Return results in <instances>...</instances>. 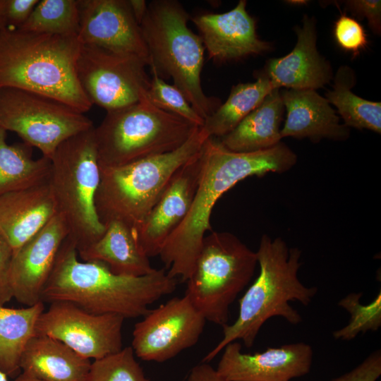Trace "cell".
<instances>
[{
	"label": "cell",
	"mask_w": 381,
	"mask_h": 381,
	"mask_svg": "<svg viewBox=\"0 0 381 381\" xmlns=\"http://www.w3.org/2000/svg\"><path fill=\"white\" fill-rule=\"evenodd\" d=\"M200 156V174L192 205L159 255L168 274L182 282L191 275L205 233L212 230L210 215L219 198L249 176L284 173L297 162L296 153L282 142L267 150L236 152L212 137L204 143Z\"/></svg>",
	"instance_id": "1"
},
{
	"label": "cell",
	"mask_w": 381,
	"mask_h": 381,
	"mask_svg": "<svg viewBox=\"0 0 381 381\" xmlns=\"http://www.w3.org/2000/svg\"><path fill=\"white\" fill-rule=\"evenodd\" d=\"M78 256L75 244L67 237L43 289V303L66 301L92 314L135 318L144 316L150 305L176 288V278L165 269L140 277L123 276L101 262H81Z\"/></svg>",
	"instance_id": "2"
},
{
	"label": "cell",
	"mask_w": 381,
	"mask_h": 381,
	"mask_svg": "<svg viewBox=\"0 0 381 381\" xmlns=\"http://www.w3.org/2000/svg\"><path fill=\"white\" fill-rule=\"evenodd\" d=\"M81 46L78 35L4 28L0 31V87L42 95L84 114L93 104L77 75Z\"/></svg>",
	"instance_id": "3"
},
{
	"label": "cell",
	"mask_w": 381,
	"mask_h": 381,
	"mask_svg": "<svg viewBox=\"0 0 381 381\" xmlns=\"http://www.w3.org/2000/svg\"><path fill=\"white\" fill-rule=\"evenodd\" d=\"M256 255L260 273L239 300L237 319L223 327L222 339L202 362H210L237 340L251 347L262 326L272 317H281L292 325L300 323L302 318L289 302L308 306L316 295V286H306L298 278L301 265L299 248H289L279 237L272 239L263 234Z\"/></svg>",
	"instance_id": "4"
},
{
	"label": "cell",
	"mask_w": 381,
	"mask_h": 381,
	"mask_svg": "<svg viewBox=\"0 0 381 381\" xmlns=\"http://www.w3.org/2000/svg\"><path fill=\"white\" fill-rule=\"evenodd\" d=\"M188 13L174 0L147 4L140 27L148 49L152 72L167 76L204 120L220 105L201 85L205 47L199 35L188 26Z\"/></svg>",
	"instance_id": "5"
},
{
	"label": "cell",
	"mask_w": 381,
	"mask_h": 381,
	"mask_svg": "<svg viewBox=\"0 0 381 381\" xmlns=\"http://www.w3.org/2000/svg\"><path fill=\"white\" fill-rule=\"evenodd\" d=\"M210 138L198 127L178 149L122 166L100 168L95 207L101 222L119 220L135 230L164 192L174 173Z\"/></svg>",
	"instance_id": "6"
},
{
	"label": "cell",
	"mask_w": 381,
	"mask_h": 381,
	"mask_svg": "<svg viewBox=\"0 0 381 381\" xmlns=\"http://www.w3.org/2000/svg\"><path fill=\"white\" fill-rule=\"evenodd\" d=\"M199 127L162 110L147 94L139 102L107 111L95 136L100 168L122 166L174 151Z\"/></svg>",
	"instance_id": "7"
},
{
	"label": "cell",
	"mask_w": 381,
	"mask_h": 381,
	"mask_svg": "<svg viewBox=\"0 0 381 381\" xmlns=\"http://www.w3.org/2000/svg\"><path fill=\"white\" fill-rule=\"evenodd\" d=\"M50 160L48 182L57 212L78 251L97 241L105 230L95 207L100 167L95 127L64 141Z\"/></svg>",
	"instance_id": "8"
},
{
	"label": "cell",
	"mask_w": 381,
	"mask_h": 381,
	"mask_svg": "<svg viewBox=\"0 0 381 381\" xmlns=\"http://www.w3.org/2000/svg\"><path fill=\"white\" fill-rule=\"evenodd\" d=\"M256 252L229 232L212 231L203 238L186 296L206 321L227 324L230 306L251 280Z\"/></svg>",
	"instance_id": "9"
},
{
	"label": "cell",
	"mask_w": 381,
	"mask_h": 381,
	"mask_svg": "<svg viewBox=\"0 0 381 381\" xmlns=\"http://www.w3.org/2000/svg\"><path fill=\"white\" fill-rule=\"evenodd\" d=\"M93 126L83 113L60 101L21 89L0 87V128L15 132L49 159L61 143Z\"/></svg>",
	"instance_id": "10"
},
{
	"label": "cell",
	"mask_w": 381,
	"mask_h": 381,
	"mask_svg": "<svg viewBox=\"0 0 381 381\" xmlns=\"http://www.w3.org/2000/svg\"><path fill=\"white\" fill-rule=\"evenodd\" d=\"M147 66L138 56L82 44L76 71L92 104L108 111L133 104L147 94Z\"/></svg>",
	"instance_id": "11"
},
{
	"label": "cell",
	"mask_w": 381,
	"mask_h": 381,
	"mask_svg": "<svg viewBox=\"0 0 381 381\" xmlns=\"http://www.w3.org/2000/svg\"><path fill=\"white\" fill-rule=\"evenodd\" d=\"M125 318L115 314H92L66 302L51 303L40 315L36 334L64 343L80 356L97 360L123 349Z\"/></svg>",
	"instance_id": "12"
},
{
	"label": "cell",
	"mask_w": 381,
	"mask_h": 381,
	"mask_svg": "<svg viewBox=\"0 0 381 381\" xmlns=\"http://www.w3.org/2000/svg\"><path fill=\"white\" fill-rule=\"evenodd\" d=\"M205 322L186 296L174 297L135 323L131 348L143 361H167L195 345Z\"/></svg>",
	"instance_id": "13"
},
{
	"label": "cell",
	"mask_w": 381,
	"mask_h": 381,
	"mask_svg": "<svg viewBox=\"0 0 381 381\" xmlns=\"http://www.w3.org/2000/svg\"><path fill=\"white\" fill-rule=\"evenodd\" d=\"M78 38L83 44L138 56L150 64L140 27L128 0H78Z\"/></svg>",
	"instance_id": "14"
},
{
	"label": "cell",
	"mask_w": 381,
	"mask_h": 381,
	"mask_svg": "<svg viewBox=\"0 0 381 381\" xmlns=\"http://www.w3.org/2000/svg\"><path fill=\"white\" fill-rule=\"evenodd\" d=\"M223 350L216 371L224 381H290L309 373L313 356L312 347L303 342L250 354L233 341Z\"/></svg>",
	"instance_id": "15"
},
{
	"label": "cell",
	"mask_w": 381,
	"mask_h": 381,
	"mask_svg": "<svg viewBox=\"0 0 381 381\" xmlns=\"http://www.w3.org/2000/svg\"><path fill=\"white\" fill-rule=\"evenodd\" d=\"M68 236L66 224L57 213L13 255L9 282L18 302L31 306L42 301L43 289Z\"/></svg>",
	"instance_id": "16"
},
{
	"label": "cell",
	"mask_w": 381,
	"mask_h": 381,
	"mask_svg": "<svg viewBox=\"0 0 381 381\" xmlns=\"http://www.w3.org/2000/svg\"><path fill=\"white\" fill-rule=\"evenodd\" d=\"M200 150L174 173L159 200L135 229L138 244L149 258L159 255L167 240L190 210L200 174Z\"/></svg>",
	"instance_id": "17"
},
{
	"label": "cell",
	"mask_w": 381,
	"mask_h": 381,
	"mask_svg": "<svg viewBox=\"0 0 381 381\" xmlns=\"http://www.w3.org/2000/svg\"><path fill=\"white\" fill-rule=\"evenodd\" d=\"M246 1L240 0L229 11L204 13L192 18L210 59L224 62L270 49L268 42L258 37L255 21L246 11Z\"/></svg>",
	"instance_id": "18"
},
{
	"label": "cell",
	"mask_w": 381,
	"mask_h": 381,
	"mask_svg": "<svg viewBox=\"0 0 381 381\" xmlns=\"http://www.w3.org/2000/svg\"><path fill=\"white\" fill-rule=\"evenodd\" d=\"M294 30L297 42L293 50L270 59L262 71L273 88L316 90L329 83L333 74L329 63L317 49L315 20L305 15L302 26Z\"/></svg>",
	"instance_id": "19"
},
{
	"label": "cell",
	"mask_w": 381,
	"mask_h": 381,
	"mask_svg": "<svg viewBox=\"0 0 381 381\" xmlns=\"http://www.w3.org/2000/svg\"><path fill=\"white\" fill-rule=\"evenodd\" d=\"M280 95L286 111L282 138H308L318 143L322 139L340 141L349 137V128L340 122L330 104L316 90L284 89Z\"/></svg>",
	"instance_id": "20"
},
{
	"label": "cell",
	"mask_w": 381,
	"mask_h": 381,
	"mask_svg": "<svg viewBox=\"0 0 381 381\" xmlns=\"http://www.w3.org/2000/svg\"><path fill=\"white\" fill-rule=\"evenodd\" d=\"M48 181L0 197V234L13 255L56 214Z\"/></svg>",
	"instance_id": "21"
},
{
	"label": "cell",
	"mask_w": 381,
	"mask_h": 381,
	"mask_svg": "<svg viewBox=\"0 0 381 381\" xmlns=\"http://www.w3.org/2000/svg\"><path fill=\"white\" fill-rule=\"evenodd\" d=\"M104 225L102 236L78 250L79 258L85 262H101L114 274L123 276L140 277L155 270L138 244L134 229L119 220Z\"/></svg>",
	"instance_id": "22"
},
{
	"label": "cell",
	"mask_w": 381,
	"mask_h": 381,
	"mask_svg": "<svg viewBox=\"0 0 381 381\" xmlns=\"http://www.w3.org/2000/svg\"><path fill=\"white\" fill-rule=\"evenodd\" d=\"M91 362L64 343L35 334L20 361L22 373L42 381H86Z\"/></svg>",
	"instance_id": "23"
},
{
	"label": "cell",
	"mask_w": 381,
	"mask_h": 381,
	"mask_svg": "<svg viewBox=\"0 0 381 381\" xmlns=\"http://www.w3.org/2000/svg\"><path fill=\"white\" fill-rule=\"evenodd\" d=\"M284 111L280 89L274 88L234 130L217 139L224 147L236 152L270 149L282 142L280 127Z\"/></svg>",
	"instance_id": "24"
},
{
	"label": "cell",
	"mask_w": 381,
	"mask_h": 381,
	"mask_svg": "<svg viewBox=\"0 0 381 381\" xmlns=\"http://www.w3.org/2000/svg\"><path fill=\"white\" fill-rule=\"evenodd\" d=\"M44 310L43 302L21 308L0 306V370L15 377L23 353L36 334V324Z\"/></svg>",
	"instance_id": "25"
},
{
	"label": "cell",
	"mask_w": 381,
	"mask_h": 381,
	"mask_svg": "<svg viewBox=\"0 0 381 381\" xmlns=\"http://www.w3.org/2000/svg\"><path fill=\"white\" fill-rule=\"evenodd\" d=\"M6 138V131L0 128V197L47 181L51 160L34 159L31 146L8 145Z\"/></svg>",
	"instance_id": "26"
},
{
	"label": "cell",
	"mask_w": 381,
	"mask_h": 381,
	"mask_svg": "<svg viewBox=\"0 0 381 381\" xmlns=\"http://www.w3.org/2000/svg\"><path fill=\"white\" fill-rule=\"evenodd\" d=\"M274 89L261 71L253 83L232 87L226 101L205 119L203 128L212 138H219L230 133Z\"/></svg>",
	"instance_id": "27"
},
{
	"label": "cell",
	"mask_w": 381,
	"mask_h": 381,
	"mask_svg": "<svg viewBox=\"0 0 381 381\" xmlns=\"http://www.w3.org/2000/svg\"><path fill=\"white\" fill-rule=\"evenodd\" d=\"M333 80V89L326 92L325 99L337 107L344 124L380 134L381 103L360 97L351 91L356 83L354 71L348 66H341Z\"/></svg>",
	"instance_id": "28"
},
{
	"label": "cell",
	"mask_w": 381,
	"mask_h": 381,
	"mask_svg": "<svg viewBox=\"0 0 381 381\" xmlns=\"http://www.w3.org/2000/svg\"><path fill=\"white\" fill-rule=\"evenodd\" d=\"M18 29L57 35H78V0L39 1L26 22Z\"/></svg>",
	"instance_id": "29"
},
{
	"label": "cell",
	"mask_w": 381,
	"mask_h": 381,
	"mask_svg": "<svg viewBox=\"0 0 381 381\" xmlns=\"http://www.w3.org/2000/svg\"><path fill=\"white\" fill-rule=\"evenodd\" d=\"M362 292H353L341 298L338 306L350 315L349 323L332 332L335 339L350 341L360 333L377 331L381 327V292L367 305L361 303Z\"/></svg>",
	"instance_id": "30"
},
{
	"label": "cell",
	"mask_w": 381,
	"mask_h": 381,
	"mask_svg": "<svg viewBox=\"0 0 381 381\" xmlns=\"http://www.w3.org/2000/svg\"><path fill=\"white\" fill-rule=\"evenodd\" d=\"M131 346L95 360L86 381H148Z\"/></svg>",
	"instance_id": "31"
},
{
	"label": "cell",
	"mask_w": 381,
	"mask_h": 381,
	"mask_svg": "<svg viewBox=\"0 0 381 381\" xmlns=\"http://www.w3.org/2000/svg\"><path fill=\"white\" fill-rule=\"evenodd\" d=\"M147 95L151 102L158 108L179 116L194 125L202 127L205 120L193 108L183 94L174 85L167 83L163 78L152 72Z\"/></svg>",
	"instance_id": "32"
},
{
	"label": "cell",
	"mask_w": 381,
	"mask_h": 381,
	"mask_svg": "<svg viewBox=\"0 0 381 381\" xmlns=\"http://www.w3.org/2000/svg\"><path fill=\"white\" fill-rule=\"evenodd\" d=\"M334 35L339 46L354 56L365 48L368 40L363 27L354 18L341 14L335 22Z\"/></svg>",
	"instance_id": "33"
},
{
	"label": "cell",
	"mask_w": 381,
	"mask_h": 381,
	"mask_svg": "<svg viewBox=\"0 0 381 381\" xmlns=\"http://www.w3.org/2000/svg\"><path fill=\"white\" fill-rule=\"evenodd\" d=\"M39 0H1L6 26L20 28L28 19Z\"/></svg>",
	"instance_id": "34"
},
{
	"label": "cell",
	"mask_w": 381,
	"mask_h": 381,
	"mask_svg": "<svg viewBox=\"0 0 381 381\" xmlns=\"http://www.w3.org/2000/svg\"><path fill=\"white\" fill-rule=\"evenodd\" d=\"M381 375V351L377 349L351 371L332 381H377Z\"/></svg>",
	"instance_id": "35"
},
{
	"label": "cell",
	"mask_w": 381,
	"mask_h": 381,
	"mask_svg": "<svg viewBox=\"0 0 381 381\" xmlns=\"http://www.w3.org/2000/svg\"><path fill=\"white\" fill-rule=\"evenodd\" d=\"M346 8L360 18H365L371 30L377 35L381 31V1L377 0L345 1Z\"/></svg>",
	"instance_id": "36"
},
{
	"label": "cell",
	"mask_w": 381,
	"mask_h": 381,
	"mask_svg": "<svg viewBox=\"0 0 381 381\" xmlns=\"http://www.w3.org/2000/svg\"><path fill=\"white\" fill-rule=\"evenodd\" d=\"M13 252L6 239L0 234V306L13 298L9 282L10 267Z\"/></svg>",
	"instance_id": "37"
},
{
	"label": "cell",
	"mask_w": 381,
	"mask_h": 381,
	"mask_svg": "<svg viewBox=\"0 0 381 381\" xmlns=\"http://www.w3.org/2000/svg\"><path fill=\"white\" fill-rule=\"evenodd\" d=\"M188 381H224L217 374L216 369L208 363L202 362L194 366L188 377Z\"/></svg>",
	"instance_id": "38"
},
{
	"label": "cell",
	"mask_w": 381,
	"mask_h": 381,
	"mask_svg": "<svg viewBox=\"0 0 381 381\" xmlns=\"http://www.w3.org/2000/svg\"><path fill=\"white\" fill-rule=\"evenodd\" d=\"M128 2L133 15L140 25L145 16L147 4L145 0H128Z\"/></svg>",
	"instance_id": "39"
},
{
	"label": "cell",
	"mask_w": 381,
	"mask_h": 381,
	"mask_svg": "<svg viewBox=\"0 0 381 381\" xmlns=\"http://www.w3.org/2000/svg\"><path fill=\"white\" fill-rule=\"evenodd\" d=\"M14 381H42V380H38L37 378L28 375L23 373H21L17 375Z\"/></svg>",
	"instance_id": "40"
},
{
	"label": "cell",
	"mask_w": 381,
	"mask_h": 381,
	"mask_svg": "<svg viewBox=\"0 0 381 381\" xmlns=\"http://www.w3.org/2000/svg\"><path fill=\"white\" fill-rule=\"evenodd\" d=\"M5 27L6 26V23H5V21H4V19L1 13V0H0V31Z\"/></svg>",
	"instance_id": "41"
},
{
	"label": "cell",
	"mask_w": 381,
	"mask_h": 381,
	"mask_svg": "<svg viewBox=\"0 0 381 381\" xmlns=\"http://www.w3.org/2000/svg\"><path fill=\"white\" fill-rule=\"evenodd\" d=\"M289 4H294V5H301L306 4V1H287Z\"/></svg>",
	"instance_id": "42"
},
{
	"label": "cell",
	"mask_w": 381,
	"mask_h": 381,
	"mask_svg": "<svg viewBox=\"0 0 381 381\" xmlns=\"http://www.w3.org/2000/svg\"><path fill=\"white\" fill-rule=\"evenodd\" d=\"M0 381H8V376L0 370Z\"/></svg>",
	"instance_id": "43"
}]
</instances>
